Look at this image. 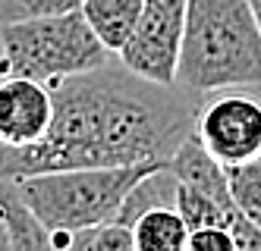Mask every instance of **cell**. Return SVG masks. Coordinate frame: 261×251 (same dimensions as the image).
Instances as JSON below:
<instances>
[{"instance_id": "6da1fadb", "label": "cell", "mask_w": 261, "mask_h": 251, "mask_svg": "<svg viewBox=\"0 0 261 251\" xmlns=\"http://www.w3.org/2000/svg\"><path fill=\"white\" fill-rule=\"evenodd\" d=\"M54 120L41 142L0 148V179L69 166L167 163L192 135L198 94L110 63L50 85Z\"/></svg>"}, {"instance_id": "7a4b0ae2", "label": "cell", "mask_w": 261, "mask_h": 251, "mask_svg": "<svg viewBox=\"0 0 261 251\" xmlns=\"http://www.w3.org/2000/svg\"><path fill=\"white\" fill-rule=\"evenodd\" d=\"M176 85L192 94L261 88V29L249 0H189Z\"/></svg>"}, {"instance_id": "3957f363", "label": "cell", "mask_w": 261, "mask_h": 251, "mask_svg": "<svg viewBox=\"0 0 261 251\" xmlns=\"http://www.w3.org/2000/svg\"><path fill=\"white\" fill-rule=\"evenodd\" d=\"M154 166L161 163L69 166L13 176V182L22 201L35 210V217L47 226L50 251H69L72 233L117 220L129 188Z\"/></svg>"}, {"instance_id": "277c9868", "label": "cell", "mask_w": 261, "mask_h": 251, "mask_svg": "<svg viewBox=\"0 0 261 251\" xmlns=\"http://www.w3.org/2000/svg\"><path fill=\"white\" fill-rule=\"evenodd\" d=\"M0 50L4 72L29 75L47 85L114 60V53L85 22L82 10L0 22Z\"/></svg>"}, {"instance_id": "5b68a950", "label": "cell", "mask_w": 261, "mask_h": 251, "mask_svg": "<svg viewBox=\"0 0 261 251\" xmlns=\"http://www.w3.org/2000/svg\"><path fill=\"white\" fill-rule=\"evenodd\" d=\"M192 135L223 166L261 157V94L255 88H223L201 94Z\"/></svg>"}, {"instance_id": "8992f818", "label": "cell", "mask_w": 261, "mask_h": 251, "mask_svg": "<svg viewBox=\"0 0 261 251\" xmlns=\"http://www.w3.org/2000/svg\"><path fill=\"white\" fill-rule=\"evenodd\" d=\"M186 4L189 0H145L133 35L117 50V60L142 79H151L158 85H176Z\"/></svg>"}, {"instance_id": "52a82bcc", "label": "cell", "mask_w": 261, "mask_h": 251, "mask_svg": "<svg viewBox=\"0 0 261 251\" xmlns=\"http://www.w3.org/2000/svg\"><path fill=\"white\" fill-rule=\"evenodd\" d=\"M54 120V91L29 75H0V148H29L41 142Z\"/></svg>"}, {"instance_id": "ba28073f", "label": "cell", "mask_w": 261, "mask_h": 251, "mask_svg": "<svg viewBox=\"0 0 261 251\" xmlns=\"http://www.w3.org/2000/svg\"><path fill=\"white\" fill-rule=\"evenodd\" d=\"M145 0H82V16L101 38V44L117 57V50L126 44V38L133 35L139 16H142Z\"/></svg>"}, {"instance_id": "9c48e42d", "label": "cell", "mask_w": 261, "mask_h": 251, "mask_svg": "<svg viewBox=\"0 0 261 251\" xmlns=\"http://www.w3.org/2000/svg\"><path fill=\"white\" fill-rule=\"evenodd\" d=\"M0 217L7 223L13 251H50L47 226L35 217V210L22 201V195L16 191V182L10 176L0 179Z\"/></svg>"}, {"instance_id": "30bf717a", "label": "cell", "mask_w": 261, "mask_h": 251, "mask_svg": "<svg viewBox=\"0 0 261 251\" xmlns=\"http://www.w3.org/2000/svg\"><path fill=\"white\" fill-rule=\"evenodd\" d=\"M136 251H186L189 226L176 207H151L133 223Z\"/></svg>"}, {"instance_id": "8fae6325", "label": "cell", "mask_w": 261, "mask_h": 251, "mask_svg": "<svg viewBox=\"0 0 261 251\" xmlns=\"http://www.w3.org/2000/svg\"><path fill=\"white\" fill-rule=\"evenodd\" d=\"M176 185H179V179L170 173V166L167 163L154 166L151 173H145V176L129 188V195H126V201L120 207L117 220L133 229V223L145 214V210H151V207H176Z\"/></svg>"}, {"instance_id": "7c38bea8", "label": "cell", "mask_w": 261, "mask_h": 251, "mask_svg": "<svg viewBox=\"0 0 261 251\" xmlns=\"http://www.w3.org/2000/svg\"><path fill=\"white\" fill-rule=\"evenodd\" d=\"M227 182L239 214L261 229V157L227 166Z\"/></svg>"}, {"instance_id": "4fadbf2b", "label": "cell", "mask_w": 261, "mask_h": 251, "mask_svg": "<svg viewBox=\"0 0 261 251\" xmlns=\"http://www.w3.org/2000/svg\"><path fill=\"white\" fill-rule=\"evenodd\" d=\"M69 251H136L133 229L123 226L120 220H107L98 226H88L72 233Z\"/></svg>"}, {"instance_id": "5bb4252c", "label": "cell", "mask_w": 261, "mask_h": 251, "mask_svg": "<svg viewBox=\"0 0 261 251\" xmlns=\"http://www.w3.org/2000/svg\"><path fill=\"white\" fill-rule=\"evenodd\" d=\"M79 7H82V0H0V22L66 13V10H79Z\"/></svg>"}, {"instance_id": "9a60e30c", "label": "cell", "mask_w": 261, "mask_h": 251, "mask_svg": "<svg viewBox=\"0 0 261 251\" xmlns=\"http://www.w3.org/2000/svg\"><path fill=\"white\" fill-rule=\"evenodd\" d=\"M186 251H236V242L223 226H198L189 229Z\"/></svg>"}, {"instance_id": "2e32d148", "label": "cell", "mask_w": 261, "mask_h": 251, "mask_svg": "<svg viewBox=\"0 0 261 251\" xmlns=\"http://www.w3.org/2000/svg\"><path fill=\"white\" fill-rule=\"evenodd\" d=\"M0 251H13V245H10V233H7V223H4V217H0Z\"/></svg>"}, {"instance_id": "e0dca14e", "label": "cell", "mask_w": 261, "mask_h": 251, "mask_svg": "<svg viewBox=\"0 0 261 251\" xmlns=\"http://www.w3.org/2000/svg\"><path fill=\"white\" fill-rule=\"evenodd\" d=\"M249 7H252V13H255V22H258V29H261V0H249Z\"/></svg>"}, {"instance_id": "ac0fdd59", "label": "cell", "mask_w": 261, "mask_h": 251, "mask_svg": "<svg viewBox=\"0 0 261 251\" xmlns=\"http://www.w3.org/2000/svg\"><path fill=\"white\" fill-rule=\"evenodd\" d=\"M0 75H4V50H0Z\"/></svg>"}, {"instance_id": "d6986e66", "label": "cell", "mask_w": 261, "mask_h": 251, "mask_svg": "<svg viewBox=\"0 0 261 251\" xmlns=\"http://www.w3.org/2000/svg\"><path fill=\"white\" fill-rule=\"evenodd\" d=\"M258 94H261V88H258Z\"/></svg>"}]
</instances>
